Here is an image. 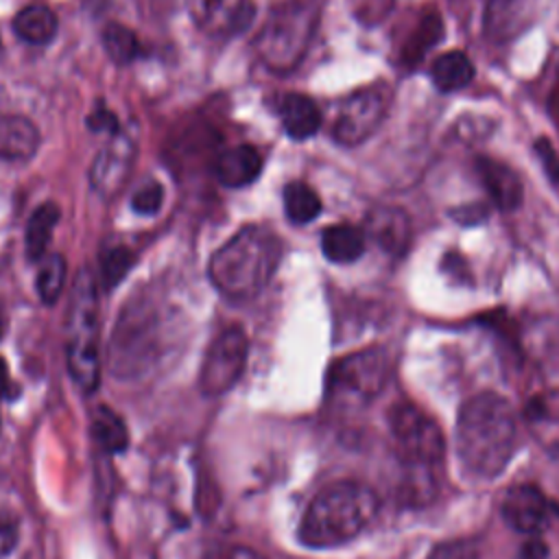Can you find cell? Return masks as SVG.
Returning a JSON list of instances; mask_svg holds the SVG:
<instances>
[{"instance_id": "f546056e", "label": "cell", "mask_w": 559, "mask_h": 559, "mask_svg": "<svg viewBox=\"0 0 559 559\" xmlns=\"http://www.w3.org/2000/svg\"><path fill=\"white\" fill-rule=\"evenodd\" d=\"M428 559H478V548L474 542H443L435 546L428 555Z\"/></svg>"}, {"instance_id": "7a4b0ae2", "label": "cell", "mask_w": 559, "mask_h": 559, "mask_svg": "<svg viewBox=\"0 0 559 559\" xmlns=\"http://www.w3.org/2000/svg\"><path fill=\"white\" fill-rule=\"evenodd\" d=\"M380 500L376 491L360 480H336L323 487L306 507L297 537L314 550L349 544L378 515Z\"/></svg>"}, {"instance_id": "3957f363", "label": "cell", "mask_w": 559, "mask_h": 559, "mask_svg": "<svg viewBox=\"0 0 559 559\" xmlns=\"http://www.w3.org/2000/svg\"><path fill=\"white\" fill-rule=\"evenodd\" d=\"M280 260V236L264 225H245L212 253L207 275L221 295L242 301L266 288Z\"/></svg>"}, {"instance_id": "e575fe53", "label": "cell", "mask_w": 559, "mask_h": 559, "mask_svg": "<svg viewBox=\"0 0 559 559\" xmlns=\"http://www.w3.org/2000/svg\"><path fill=\"white\" fill-rule=\"evenodd\" d=\"M546 557H548V546L542 539V535L526 537L518 552V559H546Z\"/></svg>"}, {"instance_id": "44dd1931", "label": "cell", "mask_w": 559, "mask_h": 559, "mask_svg": "<svg viewBox=\"0 0 559 559\" xmlns=\"http://www.w3.org/2000/svg\"><path fill=\"white\" fill-rule=\"evenodd\" d=\"M13 31L26 44H48L57 35V15L44 4H28L13 17Z\"/></svg>"}, {"instance_id": "d4e9b609", "label": "cell", "mask_w": 559, "mask_h": 559, "mask_svg": "<svg viewBox=\"0 0 559 559\" xmlns=\"http://www.w3.org/2000/svg\"><path fill=\"white\" fill-rule=\"evenodd\" d=\"M441 33H443V24L439 13H426L404 44V50H402L404 63L413 66L421 61V57L441 39Z\"/></svg>"}, {"instance_id": "ffe728a7", "label": "cell", "mask_w": 559, "mask_h": 559, "mask_svg": "<svg viewBox=\"0 0 559 559\" xmlns=\"http://www.w3.org/2000/svg\"><path fill=\"white\" fill-rule=\"evenodd\" d=\"M430 79L439 92H459L474 79V63L461 50L439 55L430 66Z\"/></svg>"}, {"instance_id": "484cf974", "label": "cell", "mask_w": 559, "mask_h": 559, "mask_svg": "<svg viewBox=\"0 0 559 559\" xmlns=\"http://www.w3.org/2000/svg\"><path fill=\"white\" fill-rule=\"evenodd\" d=\"M103 48L111 61L124 66L138 57L140 41L131 28H127L124 24L111 22L103 31Z\"/></svg>"}, {"instance_id": "1f68e13d", "label": "cell", "mask_w": 559, "mask_h": 559, "mask_svg": "<svg viewBox=\"0 0 559 559\" xmlns=\"http://www.w3.org/2000/svg\"><path fill=\"white\" fill-rule=\"evenodd\" d=\"M87 127L92 131H107L111 135L120 133V124L118 118L114 116V111H109L105 105L98 103V107H94V111L87 116Z\"/></svg>"}, {"instance_id": "8d00e7d4", "label": "cell", "mask_w": 559, "mask_h": 559, "mask_svg": "<svg viewBox=\"0 0 559 559\" xmlns=\"http://www.w3.org/2000/svg\"><path fill=\"white\" fill-rule=\"evenodd\" d=\"M17 395V386L9 376L7 362L0 358V400H13Z\"/></svg>"}, {"instance_id": "7402d4cb", "label": "cell", "mask_w": 559, "mask_h": 559, "mask_svg": "<svg viewBox=\"0 0 559 559\" xmlns=\"http://www.w3.org/2000/svg\"><path fill=\"white\" fill-rule=\"evenodd\" d=\"M92 439L107 454H120L129 448V430L124 419L109 406H96L92 413Z\"/></svg>"}, {"instance_id": "f35d334b", "label": "cell", "mask_w": 559, "mask_h": 559, "mask_svg": "<svg viewBox=\"0 0 559 559\" xmlns=\"http://www.w3.org/2000/svg\"><path fill=\"white\" fill-rule=\"evenodd\" d=\"M4 330H7V325H4V321L0 319V341H2V336H4Z\"/></svg>"}, {"instance_id": "52a82bcc", "label": "cell", "mask_w": 559, "mask_h": 559, "mask_svg": "<svg viewBox=\"0 0 559 559\" xmlns=\"http://www.w3.org/2000/svg\"><path fill=\"white\" fill-rule=\"evenodd\" d=\"M157 317L148 304H127L109 345V369L122 380L138 378L157 358Z\"/></svg>"}, {"instance_id": "4dcf8cb0", "label": "cell", "mask_w": 559, "mask_h": 559, "mask_svg": "<svg viewBox=\"0 0 559 559\" xmlns=\"http://www.w3.org/2000/svg\"><path fill=\"white\" fill-rule=\"evenodd\" d=\"M20 522L11 509H0V555H9L17 542Z\"/></svg>"}, {"instance_id": "2e32d148", "label": "cell", "mask_w": 559, "mask_h": 559, "mask_svg": "<svg viewBox=\"0 0 559 559\" xmlns=\"http://www.w3.org/2000/svg\"><path fill=\"white\" fill-rule=\"evenodd\" d=\"M218 183L227 188H245L253 183L262 173V155L251 144H240L218 153L212 166Z\"/></svg>"}, {"instance_id": "7c38bea8", "label": "cell", "mask_w": 559, "mask_h": 559, "mask_svg": "<svg viewBox=\"0 0 559 559\" xmlns=\"http://www.w3.org/2000/svg\"><path fill=\"white\" fill-rule=\"evenodd\" d=\"M190 17L210 37H229L245 31L253 20L251 0H188Z\"/></svg>"}, {"instance_id": "8992f818", "label": "cell", "mask_w": 559, "mask_h": 559, "mask_svg": "<svg viewBox=\"0 0 559 559\" xmlns=\"http://www.w3.org/2000/svg\"><path fill=\"white\" fill-rule=\"evenodd\" d=\"M389 430L406 472H435L445 456V437L435 417L411 402L389 411Z\"/></svg>"}, {"instance_id": "d6a6232c", "label": "cell", "mask_w": 559, "mask_h": 559, "mask_svg": "<svg viewBox=\"0 0 559 559\" xmlns=\"http://www.w3.org/2000/svg\"><path fill=\"white\" fill-rule=\"evenodd\" d=\"M535 153H537V157H539V162H542L546 175H548L555 183H559V155L555 153L552 144H550L546 138H539V140H535Z\"/></svg>"}, {"instance_id": "4316f807", "label": "cell", "mask_w": 559, "mask_h": 559, "mask_svg": "<svg viewBox=\"0 0 559 559\" xmlns=\"http://www.w3.org/2000/svg\"><path fill=\"white\" fill-rule=\"evenodd\" d=\"M63 282H66V258L61 253L46 255L37 271V280H35L39 299L46 306H52L63 290Z\"/></svg>"}, {"instance_id": "277c9868", "label": "cell", "mask_w": 559, "mask_h": 559, "mask_svg": "<svg viewBox=\"0 0 559 559\" xmlns=\"http://www.w3.org/2000/svg\"><path fill=\"white\" fill-rule=\"evenodd\" d=\"M66 362L79 391L94 393L100 382L98 358V293L94 275L83 269L74 277L66 317Z\"/></svg>"}, {"instance_id": "8fae6325", "label": "cell", "mask_w": 559, "mask_h": 559, "mask_svg": "<svg viewBox=\"0 0 559 559\" xmlns=\"http://www.w3.org/2000/svg\"><path fill=\"white\" fill-rule=\"evenodd\" d=\"M548 513L550 507L544 491L531 483L509 487L500 502L502 520L524 537L542 535L548 524Z\"/></svg>"}, {"instance_id": "cb8c5ba5", "label": "cell", "mask_w": 559, "mask_h": 559, "mask_svg": "<svg viewBox=\"0 0 559 559\" xmlns=\"http://www.w3.org/2000/svg\"><path fill=\"white\" fill-rule=\"evenodd\" d=\"M284 212L295 225L310 223L321 212V199L308 183L293 181L284 188Z\"/></svg>"}, {"instance_id": "4fadbf2b", "label": "cell", "mask_w": 559, "mask_h": 559, "mask_svg": "<svg viewBox=\"0 0 559 559\" xmlns=\"http://www.w3.org/2000/svg\"><path fill=\"white\" fill-rule=\"evenodd\" d=\"M133 140L127 133H116L111 140L98 151L90 168L92 188L103 197H114L127 183L133 164Z\"/></svg>"}, {"instance_id": "ab89813d", "label": "cell", "mask_w": 559, "mask_h": 559, "mask_svg": "<svg viewBox=\"0 0 559 559\" xmlns=\"http://www.w3.org/2000/svg\"><path fill=\"white\" fill-rule=\"evenodd\" d=\"M0 46H2V44H0Z\"/></svg>"}, {"instance_id": "ba28073f", "label": "cell", "mask_w": 559, "mask_h": 559, "mask_svg": "<svg viewBox=\"0 0 559 559\" xmlns=\"http://www.w3.org/2000/svg\"><path fill=\"white\" fill-rule=\"evenodd\" d=\"M312 20L304 7L275 9L260 28L253 46L266 68L284 72L299 63L308 48Z\"/></svg>"}, {"instance_id": "9c48e42d", "label": "cell", "mask_w": 559, "mask_h": 559, "mask_svg": "<svg viewBox=\"0 0 559 559\" xmlns=\"http://www.w3.org/2000/svg\"><path fill=\"white\" fill-rule=\"evenodd\" d=\"M249 356V338L240 325L225 328L212 338L199 369V389L207 397L227 393L242 376Z\"/></svg>"}, {"instance_id": "5bb4252c", "label": "cell", "mask_w": 559, "mask_h": 559, "mask_svg": "<svg viewBox=\"0 0 559 559\" xmlns=\"http://www.w3.org/2000/svg\"><path fill=\"white\" fill-rule=\"evenodd\" d=\"M365 236L371 238L384 253L404 255L411 242V223L397 207H376L367 214Z\"/></svg>"}, {"instance_id": "30bf717a", "label": "cell", "mask_w": 559, "mask_h": 559, "mask_svg": "<svg viewBox=\"0 0 559 559\" xmlns=\"http://www.w3.org/2000/svg\"><path fill=\"white\" fill-rule=\"evenodd\" d=\"M391 103V90L384 83L360 87L338 105L332 135L343 146L362 144L384 120Z\"/></svg>"}, {"instance_id": "5b68a950", "label": "cell", "mask_w": 559, "mask_h": 559, "mask_svg": "<svg viewBox=\"0 0 559 559\" xmlns=\"http://www.w3.org/2000/svg\"><path fill=\"white\" fill-rule=\"evenodd\" d=\"M391 360L382 347H367L334 360L325 378L328 402L356 408L376 400L389 380Z\"/></svg>"}, {"instance_id": "d590c367", "label": "cell", "mask_w": 559, "mask_h": 559, "mask_svg": "<svg viewBox=\"0 0 559 559\" xmlns=\"http://www.w3.org/2000/svg\"><path fill=\"white\" fill-rule=\"evenodd\" d=\"M452 216H454L459 223H463V225H476V223L485 221L487 212H485L483 205H465V207L454 210Z\"/></svg>"}, {"instance_id": "ac0fdd59", "label": "cell", "mask_w": 559, "mask_h": 559, "mask_svg": "<svg viewBox=\"0 0 559 559\" xmlns=\"http://www.w3.org/2000/svg\"><path fill=\"white\" fill-rule=\"evenodd\" d=\"M280 120L288 138L308 140L321 127V111L310 96L288 94L280 103Z\"/></svg>"}, {"instance_id": "603a6c76", "label": "cell", "mask_w": 559, "mask_h": 559, "mask_svg": "<svg viewBox=\"0 0 559 559\" xmlns=\"http://www.w3.org/2000/svg\"><path fill=\"white\" fill-rule=\"evenodd\" d=\"M59 216H61V212L55 203H44L31 214L28 225H26V240H24L28 260L44 258L50 236L59 223Z\"/></svg>"}, {"instance_id": "d6986e66", "label": "cell", "mask_w": 559, "mask_h": 559, "mask_svg": "<svg viewBox=\"0 0 559 559\" xmlns=\"http://www.w3.org/2000/svg\"><path fill=\"white\" fill-rule=\"evenodd\" d=\"M367 236L360 227L349 223L330 225L321 234V251L330 262L349 264L365 253Z\"/></svg>"}, {"instance_id": "9a60e30c", "label": "cell", "mask_w": 559, "mask_h": 559, "mask_svg": "<svg viewBox=\"0 0 559 559\" xmlns=\"http://www.w3.org/2000/svg\"><path fill=\"white\" fill-rule=\"evenodd\" d=\"M476 173L493 205H498L500 210H515L522 203L524 188L518 173L511 166L493 157H478Z\"/></svg>"}, {"instance_id": "6da1fadb", "label": "cell", "mask_w": 559, "mask_h": 559, "mask_svg": "<svg viewBox=\"0 0 559 559\" xmlns=\"http://www.w3.org/2000/svg\"><path fill=\"white\" fill-rule=\"evenodd\" d=\"M454 450L467 476L498 478L518 450V417L509 400L493 391L467 397L459 408Z\"/></svg>"}, {"instance_id": "836d02e7", "label": "cell", "mask_w": 559, "mask_h": 559, "mask_svg": "<svg viewBox=\"0 0 559 559\" xmlns=\"http://www.w3.org/2000/svg\"><path fill=\"white\" fill-rule=\"evenodd\" d=\"M441 269H443L445 273H450L456 284L469 282L467 264H465V260H463L456 251H448V253H445V258H443V262H441Z\"/></svg>"}, {"instance_id": "f1b7e54d", "label": "cell", "mask_w": 559, "mask_h": 559, "mask_svg": "<svg viewBox=\"0 0 559 559\" xmlns=\"http://www.w3.org/2000/svg\"><path fill=\"white\" fill-rule=\"evenodd\" d=\"M162 203H164V188L157 181L142 186L131 199V207L142 216H153L155 212H159Z\"/></svg>"}, {"instance_id": "e0dca14e", "label": "cell", "mask_w": 559, "mask_h": 559, "mask_svg": "<svg viewBox=\"0 0 559 559\" xmlns=\"http://www.w3.org/2000/svg\"><path fill=\"white\" fill-rule=\"evenodd\" d=\"M41 135L33 120L15 114H0V159L26 162L39 148Z\"/></svg>"}, {"instance_id": "83f0119b", "label": "cell", "mask_w": 559, "mask_h": 559, "mask_svg": "<svg viewBox=\"0 0 559 559\" xmlns=\"http://www.w3.org/2000/svg\"><path fill=\"white\" fill-rule=\"evenodd\" d=\"M135 258L127 247H114L109 251H105L103 260H100V280L103 286L109 290L116 284H120L124 280V275L129 273V269L133 266Z\"/></svg>"}, {"instance_id": "74e56055", "label": "cell", "mask_w": 559, "mask_h": 559, "mask_svg": "<svg viewBox=\"0 0 559 559\" xmlns=\"http://www.w3.org/2000/svg\"><path fill=\"white\" fill-rule=\"evenodd\" d=\"M218 559H264L258 550L247 548V546H231L225 552L218 555Z\"/></svg>"}]
</instances>
